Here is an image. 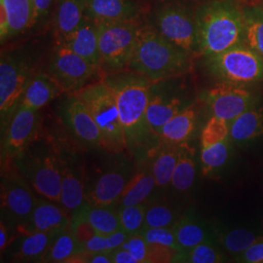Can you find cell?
<instances>
[{
    "label": "cell",
    "mask_w": 263,
    "mask_h": 263,
    "mask_svg": "<svg viewBox=\"0 0 263 263\" xmlns=\"http://www.w3.org/2000/svg\"><path fill=\"white\" fill-rule=\"evenodd\" d=\"M104 79L116 100L127 151L136 159H148L162 142L147 120L153 81L129 69L104 76Z\"/></svg>",
    "instance_id": "cell-1"
},
{
    "label": "cell",
    "mask_w": 263,
    "mask_h": 263,
    "mask_svg": "<svg viewBox=\"0 0 263 263\" xmlns=\"http://www.w3.org/2000/svg\"><path fill=\"white\" fill-rule=\"evenodd\" d=\"M192 68V54L178 47L157 28L141 26L128 69L153 82L183 76Z\"/></svg>",
    "instance_id": "cell-2"
},
{
    "label": "cell",
    "mask_w": 263,
    "mask_h": 263,
    "mask_svg": "<svg viewBox=\"0 0 263 263\" xmlns=\"http://www.w3.org/2000/svg\"><path fill=\"white\" fill-rule=\"evenodd\" d=\"M198 53L209 57L244 44L243 8L236 0H212L197 11Z\"/></svg>",
    "instance_id": "cell-3"
},
{
    "label": "cell",
    "mask_w": 263,
    "mask_h": 263,
    "mask_svg": "<svg viewBox=\"0 0 263 263\" xmlns=\"http://www.w3.org/2000/svg\"><path fill=\"white\" fill-rule=\"evenodd\" d=\"M12 161L39 196L60 204L62 157L51 143L36 139Z\"/></svg>",
    "instance_id": "cell-4"
},
{
    "label": "cell",
    "mask_w": 263,
    "mask_h": 263,
    "mask_svg": "<svg viewBox=\"0 0 263 263\" xmlns=\"http://www.w3.org/2000/svg\"><path fill=\"white\" fill-rule=\"evenodd\" d=\"M73 94L88 107L103 139V149L112 153L127 151L126 139L115 97L104 77Z\"/></svg>",
    "instance_id": "cell-5"
},
{
    "label": "cell",
    "mask_w": 263,
    "mask_h": 263,
    "mask_svg": "<svg viewBox=\"0 0 263 263\" xmlns=\"http://www.w3.org/2000/svg\"><path fill=\"white\" fill-rule=\"evenodd\" d=\"M96 26L104 76L128 69L141 27L137 18Z\"/></svg>",
    "instance_id": "cell-6"
},
{
    "label": "cell",
    "mask_w": 263,
    "mask_h": 263,
    "mask_svg": "<svg viewBox=\"0 0 263 263\" xmlns=\"http://www.w3.org/2000/svg\"><path fill=\"white\" fill-rule=\"evenodd\" d=\"M206 65L222 82L244 85L263 79V57L245 44L206 57Z\"/></svg>",
    "instance_id": "cell-7"
},
{
    "label": "cell",
    "mask_w": 263,
    "mask_h": 263,
    "mask_svg": "<svg viewBox=\"0 0 263 263\" xmlns=\"http://www.w3.org/2000/svg\"><path fill=\"white\" fill-rule=\"evenodd\" d=\"M28 63L18 57L2 54L0 60V121L1 133L5 130L31 78Z\"/></svg>",
    "instance_id": "cell-8"
},
{
    "label": "cell",
    "mask_w": 263,
    "mask_h": 263,
    "mask_svg": "<svg viewBox=\"0 0 263 263\" xmlns=\"http://www.w3.org/2000/svg\"><path fill=\"white\" fill-rule=\"evenodd\" d=\"M101 72L100 67L94 66L70 49L57 43L49 73L61 85L64 93H76L89 84V81Z\"/></svg>",
    "instance_id": "cell-9"
},
{
    "label": "cell",
    "mask_w": 263,
    "mask_h": 263,
    "mask_svg": "<svg viewBox=\"0 0 263 263\" xmlns=\"http://www.w3.org/2000/svg\"><path fill=\"white\" fill-rule=\"evenodd\" d=\"M26 179L18 176L1 178V219L10 228L25 226L35 207L37 197Z\"/></svg>",
    "instance_id": "cell-10"
},
{
    "label": "cell",
    "mask_w": 263,
    "mask_h": 263,
    "mask_svg": "<svg viewBox=\"0 0 263 263\" xmlns=\"http://www.w3.org/2000/svg\"><path fill=\"white\" fill-rule=\"evenodd\" d=\"M41 120L38 110L19 106L5 130L1 133V158L5 163L12 161L38 139Z\"/></svg>",
    "instance_id": "cell-11"
},
{
    "label": "cell",
    "mask_w": 263,
    "mask_h": 263,
    "mask_svg": "<svg viewBox=\"0 0 263 263\" xmlns=\"http://www.w3.org/2000/svg\"><path fill=\"white\" fill-rule=\"evenodd\" d=\"M156 28L160 33L178 47L190 54L198 53L197 28L195 18L184 8L168 6L156 16Z\"/></svg>",
    "instance_id": "cell-12"
},
{
    "label": "cell",
    "mask_w": 263,
    "mask_h": 263,
    "mask_svg": "<svg viewBox=\"0 0 263 263\" xmlns=\"http://www.w3.org/2000/svg\"><path fill=\"white\" fill-rule=\"evenodd\" d=\"M204 99L213 116L228 123L254 106V97L243 85L219 82L206 91Z\"/></svg>",
    "instance_id": "cell-13"
},
{
    "label": "cell",
    "mask_w": 263,
    "mask_h": 263,
    "mask_svg": "<svg viewBox=\"0 0 263 263\" xmlns=\"http://www.w3.org/2000/svg\"><path fill=\"white\" fill-rule=\"evenodd\" d=\"M61 111L64 121L79 141L92 147L103 148L101 131L86 104L76 95H68Z\"/></svg>",
    "instance_id": "cell-14"
},
{
    "label": "cell",
    "mask_w": 263,
    "mask_h": 263,
    "mask_svg": "<svg viewBox=\"0 0 263 263\" xmlns=\"http://www.w3.org/2000/svg\"><path fill=\"white\" fill-rule=\"evenodd\" d=\"M131 166L120 163L106 170L96 181L94 186L86 193V202L94 206H113L118 203L129 179Z\"/></svg>",
    "instance_id": "cell-15"
},
{
    "label": "cell",
    "mask_w": 263,
    "mask_h": 263,
    "mask_svg": "<svg viewBox=\"0 0 263 263\" xmlns=\"http://www.w3.org/2000/svg\"><path fill=\"white\" fill-rule=\"evenodd\" d=\"M62 157V189L60 205L70 216L76 214L86 202L83 167L73 156Z\"/></svg>",
    "instance_id": "cell-16"
},
{
    "label": "cell",
    "mask_w": 263,
    "mask_h": 263,
    "mask_svg": "<svg viewBox=\"0 0 263 263\" xmlns=\"http://www.w3.org/2000/svg\"><path fill=\"white\" fill-rule=\"evenodd\" d=\"M71 216L60 204L39 196L28 222L17 229L18 232L63 231L69 228Z\"/></svg>",
    "instance_id": "cell-17"
},
{
    "label": "cell",
    "mask_w": 263,
    "mask_h": 263,
    "mask_svg": "<svg viewBox=\"0 0 263 263\" xmlns=\"http://www.w3.org/2000/svg\"><path fill=\"white\" fill-rule=\"evenodd\" d=\"M0 38L3 42L33 27L32 0H0Z\"/></svg>",
    "instance_id": "cell-18"
},
{
    "label": "cell",
    "mask_w": 263,
    "mask_h": 263,
    "mask_svg": "<svg viewBox=\"0 0 263 263\" xmlns=\"http://www.w3.org/2000/svg\"><path fill=\"white\" fill-rule=\"evenodd\" d=\"M187 106L180 98L166 92L160 81L153 82L147 106V120L151 129L159 137L161 128Z\"/></svg>",
    "instance_id": "cell-19"
},
{
    "label": "cell",
    "mask_w": 263,
    "mask_h": 263,
    "mask_svg": "<svg viewBox=\"0 0 263 263\" xmlns=\"http://www.w3.org/2000/svg\"><path fill=\"white\" fill-rule=\"evenodd\" d=\"M102 69L97 26L85 17L82 23L65 37L57 41Z\"/></svg>",
    "instance_id": "cell-20"
},
{
    "label": "cell",
    "mask_w": 263,
    "mask_h": 263,
    "mask_svg": "<svg viewBox=\"0 0 263 263\" xmlns=\"http://www.w3.org/2000/svg\"><path fill=\"white\" fill-rule=\"evenodd\" d=\"M84 16L95 24L137 18L132 0H83Z\"/></svg>",
    "instance_id": "cell-21"
},
{
    "label": "cell",
    "mask_w": 263,
    "mask_h": 263,
    "mask_svg": "<svg viewBox=\"0 0 263 263\" xmlns=\"http://www.w3.org/2000/svg\"><path fill=\"white\" fill-rule=\"evenodd\" d=\"M60 231L18 232L19 237L10 244L12 257L18 261H40Z\"/></svg>",
    "instance_id": "cell-22"
},
{
    "label": "cell",
    "mask_w": 263,
    "mask_h": 263,
    "mask_svg": "<svg viewBox=\"0 0 263 263\" xmlns=\"http://www.w3.org/2000/svg\"><path fill=\"white\" fill-rule=\"evenodd\" d=\"M61 94L64 90L53 76L39 73L30 78L20 106L39 110Z\"/></svg>",
    "instance_id": "cell-23"
},
{
    "label": "cell",
    "mask_w": 263,
    "mask_h": 263,
    "mask_svg": "<svg viewBox=\"0 0 263 263\" xmlns=\"http://www.w3.org/2000/svg\"><path fill=\"white\" fill-rule=\"evenodd\" d=\"M179 157V144L161 142L152 151L148 160L151 173L154 176L157 187H165L172 183L173 174Z\"/></svg>",
    "instance_id": "cell-24"
},
{
    "label": "cell",
    "mask_w": 263,
    "mask_h": 263,
    "mask_svg": "<svg viewBox=\"0 0 263 263\" xmlns=\"http://www.w3.org/2000/svg\"><path fill=\"white\" fill-rule=\"evenodd\" d=\"M197 121V110L193 105L184 109L170 119L160 130L161 141L172 144H180L188 141L195 130Z\"/></svg>",
    "instance_id": "cell-25"
},
{
    "label": "cell",
    "mask_w": 263,
    "mask_h": 263,
    "mask_svg": "<svg viewBox=\"0 0 263 263\" xmlns=\"http://www.w3.org/2000/svg\"><path fill=\"white\" fill-rule=\"evenodd\" d=\"M172 228L179 252H185L203 242L212 240L205 223L189 213L178 218Z\"/></svg>",
    "instance_id": "cell-26"
},
{
    "label": "cell",
    "mask_w": 263,
    "mask_h": 263,
    "mask_svg": "<svg viewBox=\"0 0 263 263\" xmlns=\"http://www.w3.org/2000/svg\"><path fill=\"white\" fill-rule=\"evenodd\" d=\"M156 187L157 183L149 167L137 172L127 182L117 203L118 208L144 204Z\"/></svg>",
    "instance_id": "cell-27"
},
{
    "label": "cell",
    "mask_w": 263,
    "mask_h": 263,
    "mask_svg": "<svg viewBox=\"0 0 263 263\" xmlns=\"http://www.w3.org/2000/svg\"><path fill=\"white\" fill-rule=\"evenodd\" d=\"M84 18L83 0H56V41L74 30Z\"/></svg>",
    "instance_id": "cell-28"
},
{
    "label": "cell",
    "mask_w": 263,
    "mask_h": 263,
    "mask_svg": "<svg viewBox=\"0 0 263 263\" xmlns=\"http://www.w3.org/2000/svg\"><path fill=\"white\" fill-rule=\"evenodd\" d=\"M78 212L84 216L99 234L110 235L121 230L118 210L113 206H94L85 202Z\"/></svg>",
    "instance_id": "cell-29"
},
{
    "label": "cell",
    "mask_w": 263,
    "mask_h": 263,
    "mask_svg": "<svg viewBox=\"0 0 263 263\" xmlns=\"http://www.w3.org/2000/svg\"><path fill=\"white\" fill-rule=\"evenodd\" d=\"M263 135L262 109L250 108L229 123L230 139L237 142L251 141Z\"/></svg>",
    "instance_id": "cell-30"
},
{
    "label": "cell",
    "mask_w": 263,
    "mask_h": 263,
    "mask_svg": "<svg viewBox=\"0 0 263 263\" xmlns=\"http://www.w3.org/2000/svg\"><path fill=\"white\" fill-rule=\"evenodd\" d=\"M195 151L187 141L179 144V157L172 178V185L178 191H186L194 183L196 176Z\"/></svg>",
    "instance_id": "cell-31"
},
{
    "label": "cell",
    "mask_w": 263,
    "mask_h": 263,
    "mask_svg": "<svg viewBox=\"0 0 263 263\" xmlns=\"http://www.w3.org/2000/svg\"><path fill=\"white\" fill-rule=\"evenodd\" d=\"M80 253H82L81 246L70 228H67L55 236L41 262H70Z\"/></svg>",
    "instance_id": "cell-32"
},
{
    "label": "cell",
    "mask_w": 263,
    "mask_h": 263,
    "mask_svg": "<svg viewBox=\"0 0 263 263\" xmlns=\"http://www.w3.org/2000/svg\"><path fill=\"white\" fill-rule=\"evenodd\" d=\"M243 22L245 45L263 57V8L244 7Z\"/></svg>",
    "instance_id": "cell-33"
},
{
    "label": "cell",
    "mask_w": 263,
    "mask_h": 263,
    "mask_svg": "<svg viewBox=\"0 0 263 263\" xmlns=\"http://www.w3.org/2000/svg\"><path fill=\"white\" fill-rule=\"evenodd\" d=\"M217 241L227 253L241 254L252 245L263 241V237L244 228H236L219 233Z\"/></svg>",
    "instance_id": "cell-34"
},
{
    "label": "cell",
    "mask_w": 263,
    "mask_h": 263,
    "mask_svg": "<svg viewBox=\"0 0 263 263\" xmlns=\"http://www.w3.org/2000/svg\"><path fill=\"white\" fill-rule=\"evenodd\" d=\"M223 254L213 241H206L185 252L177 254L175 262L217 263L222 262Z\"/></svg>",
    "instance_id": "cell-35"
},
{
    "label": "cell",
    "mask_w": 263,
    "mask_h": 263,
    "mask_svg": "<svg viewBox=\"0 0 263 263\" xmlns=\"http://www.w3.org/2000/svg\"><path fill=\"white\" fill-rule=\"evenodd\" d=\"M229 155V139L201 146V163L204 175L221 168Z\"/></svg>",
    "instance_id": "cell-36"
},
{
    "label": "cell",
    "mask_w": 263,
    "mask_h": 263,
    "mask_svg": "<svg viewBox=\"0 0 263 263\" xmlns=\"http://www.w3.org/2000/svg\"><path fill=\"white\" fill-rule=\"evenodd\" d=\"M121 229L129 236L141 233L145 228L144 204L117 208Z\"/></svg>",
    "instance_id": "cell-37"
},
{
    "label": "cell",
    "mask_w": 263,
    "mask_h": 263,
    "mask_svg": "<svg viewBox=\"0 0 263 263\" xmlns=\"http://www.w3.org/2000/svg\"><path fill=\"white\" fill-rule=\"evenodd\" d=\"M128 237L129 235L125 231H123L122 229L110 235H102L98 233L82 246V251L87 253H110L115 249L120 248L124 244V242L128 239Z\"/></svg>",
    "instance_id": "cell-38"
},
{
    "label": "cell",
    "mask_w": 263,
    "mask_h": 263,
    "mask_svg": "<svg viewBox=\"0 0 263 263\" xmlns=\"http://www.w3.org/2000/svg\"><path fill=\"white\" fill-rule=\"evenodd\" d=\"M175 212L167 205L154 203L146 206L145 211V228H172L177 221ZM144 228V229H145Z\"/></svg>",
    "instance_id": "cell-39"
},
{
    "label": "cell",
    "mask_w": 263,
    "mask_h": 263,
    "mask_svg": "<svg viewBox=\"0 0 263 263\" xmlns=\"http://www.w3.org/2000/svg\"><path fill=\"white\" fill-rule=\"evenodd\" d=\"M141 233L148 244L164 246L179 252V246L173 228H145Z\"/></svg>",
    "instance_id": "cell-40"
},
{
    "label": "cell",
    "mask_w": 263,
    "mask_h": 263,
    "mask_svg": "<svg viewBox=\"0 0 263 263\" xmlns=\"http://www.w3.org/2000/svg\"><path fill=\"white\" fill-rule=\"evenodd\" d=\"M137 259L138 263H148L149 244L146 242L142 233H138L128 237L121 246Z\"/></svg>",
    "instance_id": "cell-41"
},
{
    "label": "cell",
    "mask_w": 263,
    "mask_h": 263,
    "mask_svg": "<svg viewBox=\"0 0 263 263\" xmlns=\"http://www.w3.org/2000/svg\"><path fill=\"white\" fill-rule=\"evenodd\" d=\"M238 261L247 263H263V241L254 243L239 256Z\"/></svg>",
    "instance_id": "cell-42"
},
{
    "label": "cell",
    "mask_w": 263,
    "mask_h": 263,
    "mask_svg": "<svg viewBox=\"0 0 263 263\" xmlns=\"http://www.w3.org/2000/svg\"><path fill=\"white\" fill-rule=\"evenodd\" d=\"M32 1H33V7H34L33 26H35L38 21H40L47 15L53 0H32Z\"/></svg>",
    "instance_id": "cell-43"
},
{
    "label": "cell",
    "mask_w": 263,
    "mask_h": 263,
    "mask_svg": "<svg viewBox=\"0 0 263 263\" xmlns=\"http://www.w3.org/2000/svg\"><path fill=\"white\" fill-rule=\"evenodd\" d=\"M110 254L112 263H138L137 259L122 247L115 249Z\"/></svg>",
    "instance_id": "cell-44"
},
{
    "label": "cell",
    "mask_w": 263,
    "mask_h": 263,
    "mask_svg": "<svg viewBox=\"0 0 263 263\" xmlns=\"http://www.w3.org/2000/svg\"><path fill=\"white\" fill-rule=\"evenodd\" d=\"M9 228V226L1 219V221H0V251H1V253L5 252L10 244L12 243V239H10Z\"/></svg>",
    "instance_id": "cell-45"
}]
</instances>
